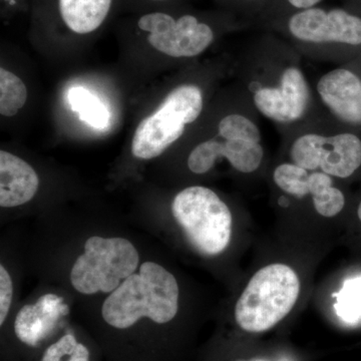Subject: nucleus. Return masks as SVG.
<instances>
[{
    "instance_id": "nucleus-1",
    "label": "nucleus",
    "mask_w": 361,
    "mask_h": 361,
    "mask_svg": "<svg viewBox=\"0 0 361 361\" xmlns=\"http://www.w3.org/2000/svg\"><path fill=\"white\" fill-rule=\"evenodd\" d=\"M180 289L174 275L158 263H142L104 300L102 316L116 329H129L142 318L157 324L172 322L179 310Z\"/></svg>"
},
{
    "instance_id": "nucleus-12",
    "label": "nucleus",
    "mask_w": 361,
    "mask_h": 361,
    "mask_svg": "<svg viewBox=\"0 0 361 361\" xmlns=\"http://www.w3.org/2000/svg\"><path fill=\"white\" fill-rule=\"evenodd\" d=\"M68 312L70 308L63 297L54 293L44 294L37 302L20 308L14 320V334L21 343L37 348Z\"/></svg>"
},
{
    "instance_id": "nucleus-17",
    "label": "nucleus",
    "mask_w": 361,
    "mask_h": 361,
    "mask_svg": "<svg viewBox=\"0 0 361 361\" xmlns=\"http://www.w3.org/2000/svg\"><path fill=\"white\" fill-rule=\"evenodd\" d=\"M27 90L20 78L14 73L0 68V114L13 116L25 106Z\"/></svg>"
},
{
    "instance_id": "nucleus-14",
    "label": "nucleus",
    "mask_w": 361,
    "mask_h": 361,
    "mask_svg": "<svg viewBox=\"0 0 361 361\" xmlns=\"http://www.w3.org/2000/svg\"><path fill=\"white\" fill-rule=\"evenodd\" d=\"M35 169L8 152H0V206L13 208L28 203L39 190Z\"/></svg>"
},
{
    "instance_id": "nucleus-15",
    "label": "nucleus",
    "mask_w": 361,
    "mask_h": 361,
    "mask_svg": "<svg viewBox=\"0 0 361 361\" xmlns=\"http://www.w3.org/2000/svg\"><path fill=\"white\" fill-rule=\"evenodd\" d=\"M59 20L68 32L87 35L106 23L114 0H54Z\"/></svg>"
},
{
    "instance_id": "nucleus-10",
    "label": "nucleus",
    "mask_w": 361,
    "mask_h": 361,
    "mask_svg": "<svg viewBox=\"0 0 361 361\" xmlns=\"http://www.w3.org/2000/svg\"><path fill=\"white\" fill-rule=\"evenodd\" d=\"M310 96L303 73L293 66L282 73L279 87H261L256 90L253 99L266 118L278 123H291L302 118Z\"/></svg>"
},
{
    "instance_id": "nucleus-25",
    "label": "nucleus",
    "mask_w": 361,
    "mask_h": 361,
    "mask_svg": "<svg viewBox=\"0 0 361 361\" xmlns=\"http://www.w3.org/2000/svg\"><path fill=\"white\" fill-rule=\"evenodd\" d=\"M148 2H152V4H163V2L170 1V0H147Z\"/></svg>"
},
{
    "instance_id": "nucleus-2",
    "label": "nucleus",
    "mask_w": 361,
    "mask_h": 361,
    "mask_svg": "<svg viewBox=\"0 0 361 361\" xmlns=\"http://www.w3.org/2000/svg\"><path fill=\"white\" fill-rule=\"evenodd\" d=\"M300 281L288 265L265 266L251 278L235 306V320L249 334H264L290 313Z\"/></svg>"
},
{
    "instance_id": "nucleus-20",
    "label": "nucleus",
    "mask_w": 361,
    "mask_h": 361,
    "mask_svg": "<svg viewBox=\"0 0 361 361\" xmlns=\"http://www.w3.org/2000/svg\"><path fill=\"white\" fill-rule=\"evenodd\" d=\"M219 135L223 140H241L260 142L261 133L257 126L246 116L229 115L219 123Z\"/></svg>"
},
{
    "instance_id": "nucleus-13",
    "label": "nucleus",
    "mask_w": 361,
    "mask_h": 361,
    "mask_svg": "<svg viewBox=\"0 0 361 361\" xmlns=\"http://www.w3.org/2000/svg\"><path fill=\"white\" fill-rule=\"evenodd\" d=\"M317 92L336 118L349 125H361V78L353 71L337 68L320 78Z\"/></svg>"
},
{
    "instance_id": "nucleus-18",
    "label": "nucleus",
    "mask_w": 361,
    "mask_h": 361,
    "mask_svg": "<svg viewBox=\"0 0 361 361\" xmlns=\"http://www.w3.org/2000/svg\"><path fill=\"white\" fill-rule=\"evenodd\" d=\"M40 361H90V353L73 334H66L45 349Z\"/></svg>"
},
{
    "instance_id": "nucleus-22",
    "label": "nucleus",
    "mask_w": 361,
    "mask_h": 361,
    "mask_svg": "<svg viewBox=\"0 0 361 361\" xmlns=\"http://www.w3.org/2000/svg\"><path fill=\"white\" fill-rule=\"evenodd\" d=\"M288 6L295 8L297 11H303V9L315 7L322 0H285Z\"/></svg>"
},
{
    "instance_id": "nucleus-16",
    "label": "nucleus",
    "mask_w": 361,
    "mask_h": 361,
    "mask_svg": "<svg viewBox=\"0 0 361 361\" xmlns=\"http://www.w3.org/2000/svg\"><path fill=\"white\" fill-rule=\"evenodd\" d=\"M71 110L77 113L82 122L97 130L108 128L110 111L99 97L82 87H71L68 92Z\"/></svg>"
},
{
    "instance_id": "nucleus-3",
    "label": "nucleus",
    "mask_w": 361,
    "mask_h": 361,
    "mask_svg": "<svg viewBox=\"0 0 361 361\" xmlns=\"http://www.w3.org/2000/svg\"><path fill=\"white\" fill-rule=\"evenodd\" d=\"M172 213L191 245L203 255H219L231 241L232 214L209 188L188 187L176 195Z\"/></svg>"
},
{
    "instance_id": "nucleus-8",
    "label": "nucleus",
    "mask_w": 361,
    "mask_h": 361,
    "mask_svg": "<svg viewBox=\"0 0 361 361\" xmlns=\"http://www.w3.org/2000/svg\"><path fill=\"white\" fill-rule=\"evenodd\" d=\"M287 27L292 37L310 44L361 45V18L344 9L315 6L296 11Z\"/></svg>"
},
{
    "instance_id": "nucleus-26",
    "label": "nucleus",
    "mask_w": 361,
    "mask_h": 361,
    "mask_svg": "<svg viewBox=\"0 0 361 361\" xmlns=\"http://www.w3.org/2000/svg\"><path fill=\"white\" fill-rule=\"evenodd\" d=\"M357 215H358V218H360V220L361 221V202H360V206H358Z\"/></svg>"
},
{
    "instance_id": "nucleus-27",
    "label": "nucleus",
    "mask_w": 361,
    "mask_h": 361,
    "mask_svg": "<svg viewBox=\"0 0 361 361\" xmlns=\"http://www.w3.org/2000/svg\"><path fill=\"white\" fill-rule=\"evenodd\" d=\"M246 1H255V0H246Z\"/></svg>"
},
{
    "instance_id": "nucleus-11",
    "label": "nucleus",
    "mask_w": 361,
    "mask_h": 361,
    "mask_svg": "<svg viewBox=\"0 0 361 361\" xmlns=\"http://www.w3.org/2000/svg\"><path fill=\"white\" fill-rule=\"evenodd\" d=\"M264 151L260 142L241 140H209L196 147L188 158V167L194 174H205L218 159L226 158L232 167L244 174L257 170L263 160Z\"/></svg>"
},
{
    "instance_id": "nucleus-4",
    "label": "nucleus",
    "mask_w": 361,
    "mask_h": 361,
    "mask_svg": "<svg viewBox=\"0 0 361 361\" xmlns=\"http://www.w3.org/2000/svg\"><path fill=\"white\" fill-rule=\"evenodd\" d=\"M139 265V252L129 240L92 236L71 268V283L85 295L111 293L135 274Z\"/></svg>"
},
{
    "instance_id": "nucleus-21",
    "label": "nucleus",
    "mask_w": 361,
    "mask_h": 361,
    "mask_svg": "<svg viewBox=\"0 0 361 361\" xmlns=\"http://www.w3.org/2000/svg\"><path fill=\"white\" fill-rule=\"evenodd\" d=\"M13 284L11 274L4 265L0 266V325H4L13 302Z\"/></svg>"
},
{
    "instance_id": "nucleus-24",
    "label": "nucleus",
    "mask_w": 361,
    "mask_h": 361,
    "mask_svg": "<svg viewBox=\"0 0 361 361\" xmlns=\"http://www.w3.org/2000/svg\"><path fill=\"white\" fill-rule=\"evenodd\" d=\"M9 8H14L20 4V0H1Z\"/></svg>"
},
{
    "instance_id": "nucleus-7",
    "label": "nucleus",
    "mask_w": 361,
    "mask_h": 361,
    "mask_svg": "<svg viewBox=\"0 0 361 361\" xmlns=\"http://www.w3.org/2000/svg\"><path fill=\"white\" fill-rule=\"evenodd\" d=\"M290 156L293 164L305 170L320 168L325 174L344 179L360 168L361 140L353 133L304 135L292 144Z\"/></svg>"
},
{
    "instance_id": "nucleus-5",
    "label": "nucleus",
    "mask_w": 361,
    "mask_h": 361,
    "mask_svg": "<svg viewBox=\"0 0 361 361\" xmlns=\"http://www.w3.org/2000/svg\"><path fill=\"white\" fill-rule=\"evenodd\" d=\"M203 110V96L196 85H184L171 92L155 114L145 118L135 130L133 155L151 160L172 146L185 128L199 118Z\"/></svg>"
},
{
    "instance_id": "nucleus-23",
    "label": "nucleus",
    "mask_w": 361,
    "mask_h": 361,
    "mask_svg": "<svg viewBox=\"0 0 361 361\" xmlns=\"http://www.w3.org/2000/svg\"><path fill=\"white\" fill-rule=\"evenodd\" d=\"M235 361H295L292 357H289L288 355H282L280 356H277L274 360H270V358L267 357H252L248 358V360H237Z\"/></svg>"
},
{
    "instance_id": "nucleus-6",
    "label": "nucleus",
    "mask_w": 361,
    "mask_h": 361,
    "mask_svg": "<svg viewBox=\"0 0 361 361\" xmlns=\"http://www.w3.org/2000/svg\"><path fill=\"white\" fill-rule=\"evenodd\" d=\"M141 32L154 49L173 58H192L202 54L212 44V26L194 14H174L151 11L137 21Z\"/></svg>"
},
{
    "instance_id": "nucleus-19",
    "label": "nucleus",
    "mask_w": 361,
    "mask_h": 361,
    "mask_svg": "<svg viewBox=\"0 0 361 361\" xmlns=\"http://www.w3.org/2000/svg\"><path fill=\"white\" fill-rule=\"evenodd\" d=\"M337 314L346 322H355L361 317V277L348 280L336 304Z\"/></svg>"
},
{
    "instance_id": "nucleus-9",
    "label": "nucleus",
    "mask_w": 361,
    "mask_h": 361,
    "mask_svg": "<svg viewBox=\"0 0 361 361\" xmlns=\"http://www.w3.org/2000/svg\"><path fill=\"white\" fill-rule=\"evenodd\" d=\"M273 179L280 189L297 198L310 194L315 210L323 217H334L345 205L343 193L334 187L331 176L325 173L310 174L295 164H282L275 169Z\"/></svg>"
}]
</instances>
